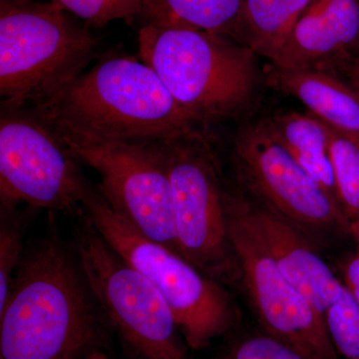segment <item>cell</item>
<instances>
[{
	"label": "cell",
	"instance_id": "1",
	"mask_svg": "<svg viewBox=\"0 0 359 359\" xmlns=\"http://www.w3.org/2000/svg\"><path fill=\"white\" fill-rule=\"evenodd\" d=\"M26 244L0 309V359H112L113 334L55 212Z\"/></svg>",
	"mask_w": 359,
	"mask_h": 359
},
{
	"label": "cell",
	"instance_id": "2",
	"mask_svg": "<svg viewBox=\"0 0 359 359\" xmlns=\"http://www.w3.org/2000/svg\"><path fill=\"white\" fill-rule=\"evenodd\" d=\"M59 131L122 142H171L208 137L150 66L108 54L87 72L35 105Z\"/></svg>",
	"mask_w": 359,
	"mask_h": 359
},
{
	"label": "cell",
	"instance_id": "3",
	"mask_svg": "<svg viewBox=\"0 0 359 359\" xmlns=\"http://www.w3.org/2000/svg\"><path fill=\"white\" fill-rule=\"evenodd\" d=\"M138 55L204 127L242 115L254 102L264 77L249 47L174 23H144L138 32Z\"/></svg>",
	"mask_w": 359,
	"mask_h": 359
},
{
	"label": "cell",
	"instance_id": "4",
	"mask_svg": "<svg viewBox=\"0 0 359 359\" xmlns=\"http://www.w3.org/2000/svg\"><path fill=\"white\" fill-rule=\"evenodd\" d=\"M54 2L0 0V97L35 105L83 73L99 39Z\"/></svg>",
	"mask_w": 359,
	"mask_h": 359
},
{
	"label": "cell",
	"instance_id": "5",
	"mask_svg": "<svg viewBox=\"0 0 359 359\" xmlns=\"http://www.w3.org/2000/svg\"><path fill=\"white\" fill-rule=\"evenodd\" d=\"M83 211L104 240L164 297L190 349H204L233 330L238 311L223 283L142 235L110 207L96 185L85 200Z\"/></svg>",
	"mask_w": 359,
	"mask_h": 359
},
{
	"label": "cell",
	"instance_id": "6",
	"mask_svg": "<svg viewBox=\"0 0 359 359\" xmlns=\"http://www.w3.org/2000/svg\"><path fill=\"white\" fill-rule=\"evenodd\" d=\"M74 219L71 241L126 358L193 359L159 290L104 240L84 212Z\"/></svg>",
	"mask_w": 359,
	"mask_h": 359
},
{
	"label": "cell",
	"instance_id": "7",
	"mask_svg": "<svg viewBox=\"0 0 359 359\" xmlns=\"http://www.w3.org/2000/svg\"><path fill=\"white\" fill-rule=\"evenodd\" d=\"M53 126L32 106L0 113V207L28 205L77 218L94 186Z\"/></svg>",
	"mask_w": 359,
	"mask_h": 359
},
{
	"label": "cell",
	"instance_id": "8",
	"mask_svg": "<svg viewBox=\"0 0 359 359\" xmlns=\"http://www.w3.org/2000/svg\"><path fill=\"white\" fill-rule=\"evenodd\" d=\"M55 130L79 162L99 174L97 188L110 207L142 235L179 254L163 142L101 140Z\"/></svg>",
	"mask_w": 359,
	"mask_h": 359
},
{
	"label": "cell",
	"instance_id": "9",
	"mask_svg": "<svg viewBox=\"0 0 359 359\" xmlns=\"http://www.w3.org/2000/svg\"><path fill=\"white\" fill-rule=\"evenodd\" d=\"M179 254L219 282L238 275L226 218V189L210 136L163 142Z\"/></svg>",
	"mask_w": 359,
	"mask_h": 359
},
{
	"label": "cell",
	"instance_id": "10",
	"mask_svg": "<svg viewBox=\"0 0 359 359\" xmlns=\"http://www.w3.org/2000/svg\"><path fill=\"white\" fill-rule=\"evenodd\" d=\"M233 159L238 179L257 204L302 231L351 233V222L337 201L290 154L269 118L240 127Z\"/></svg>",
	"mask_w": 359,
	"mask_h": 359
},
{
	"label": "cell",
	"instance_id": "11",
	"mask_svg": "<svg viewBox=\"0 0 359 359\" xmlns=\"http://www.w3.org/2000/svg\"><path fill=\"white\" fill-rule=\"evenodd\" d=\"M226 208L238 276L266 334L294 347L306 359H339L325 316L280 273L245 218L237 198L228 190Z\"/></svg>",
	"mask_w": 359,
	"mask_h": 359
},
{
	"label": "cell",
	"instance_id": "12",
	"mask_svg": "<svg viewBox=\"0 0 359 359\" xmlns=\"http://www.w3.org/2000/svg\"><path fill=\"white\" fill-rule=\"evenodd\" d=\"M237 198L250 226L280 273L323 316L341 299L342 280L309 244L299 226L263 205Z\"/></svg>",
	"mask_w": 359,
	"mask_h": 359
},
{
	"label": "cell",
	"instance_id": "13",
	"mask_svg": "<svg viewBox=\"0 0 359 359\" xmlns=\"http://www.w3.org/2000/svg\"><path fill=\"white\" fill-rule=\"evenodd\" d=\"M359 53V0H313L271 65L335 70Z\"/></svg>",
	"mask_w": 359,
	"mask_h": 359
},
{
	"label": "cell",
	"instance_id": "14",
	"mask_svg": "<svg viewBox=\"0 0 359 359\" xmlns=\"http://www.w3.org/2000/svg\"><path fill=\"white\" fill-rule=\"evenodd\" d=\"M263 73L271 88L294 97L320 121L359 136V96L337 71L280 68L269 63Z\"/></svg>",
	"mask_w": 359,
	"mask_h": 359
},
{
	"label": "cell",
	"instance_id": "15",
	"mask_svg": "<svg viewBox=\"0 0 359 359\" xmlns=\"http://www.w3.org/2000/svg\"><path fill=\"white\" fill-rule=\"evenodd\" d=\"M269 120L290 154L337 201L327 125L311 113L297 111L278 113Z\"/></svg>",
	"mask_w": 359,
	"mask_h": 359
},
{
	"label": "cell",
	"instance_id": "16",
	"mask_svg": "<svg viewBox=\"0 0 359 359\" xmlns=\"http://www.w3.org/2000/svg\"><path fill=\"white\" fill-rule=\"evenodd\" d=\"M313 0H245L237 40L257 56L278 57L295 23Z\"/></svg>",
	"mask_w": 359,
	"mask_h": 359
},
{
	"label": "cell",
	"instance_id": "17",
	"mask_svg": "<svg viewBox=\"0 0 359 359\" xmlns=\"http://www.w3.org/2000/svg\"><path fill=\"white\" fill-rule=\"evenodd\" d=\"M245 0H144L145 22L174 23L236 40ZM237 41V40H236Z\"/></svg>",
	"mask_w": 359,
	"mask_h": 359
},
{
	"label": "cell",
	"instance_id": "18",
	"mask_svg": "<svg viewBox=\"0 0 359 359\" xmlns=\"http://www.w3.org/2000/svg\"><path fill=\"white\" fill-rule=\"evenodd\" d=\"M328 128L337 202L353 224L359 217V136Z\"/></svg>",
	"mask_w": 359,
	"mask_h": 359
},
{
	"label": "cell",
	"instance_id": "19",
	"mask_svg": "<svg viewBox=\"0 0 359 359\" xmlns=\"http://www.w3.org/2000/svg\"><path fill=\"white\" fill-rule=\"evenodd\" d=\"M39 210L0 207V309L6 304L14 273L26 248L25 235L30 219Z\"/></svg>",
	"mask_w": 359,
	"mask_h": 359
},
{
	"label": "cell",
	"instance_id": "20",
	"mask_svg": "<svg viewBox=\"0 0 359 359\" xmlns=\"http://www.w3.org/2000/svg\"><path fill=\"white\" fill-rule=\"evenodd\" d=\"M90 27L101 28L116 20L131 22L141 18L144 0H50Z\"/></svg>",
	"mask_w": 359,
	"mask_h": 359
},
{
	"label": "cell",
	"instance_id": "21",
	"mask_svg": "<svg viewBox=\"0 0 359 359\" xmlns=\"http://www.w3.org/2000/svg\"><path fill=\"white\" fill-rule=\"evenodd\" d=\"M335 351L344 359H359V306L344 287V294L325 314Z\"/></svg>",
	"mask_w": 359,
	"mask_h": 359
},
{
	"label": "cell",
	"instance_id": "22",
	"mask_svg": "<svg viewBox=\"0 0 359 359\" xmlns=\"http://www.w3.org/2000/svg\"><path fill=\"white\" fill-rule=\"evenodd\" d=\"M221 359H306L282 340L268 334L236 340L224 349Z\"/></svg>",
	"mask_w": 359,
	"mask_h": 359
},
{
	"label": "cell",
	"instance_id": "23",
	"mask_svg": "<svg viewBox=\"0 0 359 359\" xmlns=\"http://www.w3.org/2000/svg\"><path fill=\"white\" fill-rule=\"evenodd\" d=\"M341 271L342 283L359 306V252L344 262Z\"/></svg>",
	"mask_w": 359,
	"mask_h": 359
},
{
	"label": "cell",
	"instance_id": "24",
	"mask_svg": "<svg viewBox=\"0 0 359 359\" xmlns=\"http://www.w3.org/2000/svg\"><path fill=\"white\" fill-rule=\"evenodd\" d=\"M359 96V53L346 59L335 69Z\"/></svg>",
	"mask_w": 359,
	"mask_h": 359
},
{
	"label": "cell",
	"instance_id": "25",
	"mask_svg": "<svg viewBox=\"0 0 359 359\" xmlns=\"http://www.w3.org/2000/svg\"><path fill=\"white\" fill-rule=\"evenodd\" d=\"M351 233H353L354 237H355L356 241H358L359 247V217L356 221H354L353 223L351 224Z\"/></svg>",
	"mask_w": 359,
	"mask_h": 359
}]
</instances>
